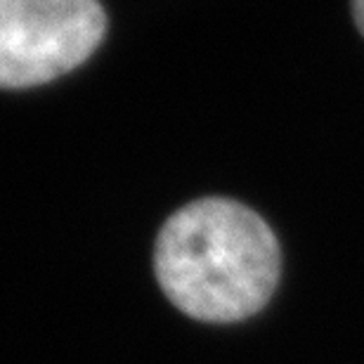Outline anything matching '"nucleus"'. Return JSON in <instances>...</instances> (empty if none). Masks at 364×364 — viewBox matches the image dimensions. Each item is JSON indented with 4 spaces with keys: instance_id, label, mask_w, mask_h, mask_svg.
Instances as JSON below:
<instances>
[{
    "instance_id": "2",
    "label": "nucleus",
    "mask_w": 364,
    "mask_h": 364,
    "mask_svg": "<svg viewBox=\"0 0 364 364\" xmlns=\"http://www.w3.org/2000/svg\"><path fill=\"white\" fill-rule=\"evenodd\" d=\"M107 28L97 0H0V88H31L83 64Z\"/></svg>"
},
{
    "instance_id": "1",
    "label": "nucleus",
    "mask_w": 364,
    "mask_h": 364,
    "mask_svg": "<svg viewBox=\"0 0 364 364\" xmlns=\"http://www.w3.org/2000/svg\"><path fill=\"white\" fill-rule=\"evenodd\" d=\"M279 244L263 218L232 199H199L173 213L156 237L154 270L187 317L239 322L270 301L279 282Z\"/></svg>"
},
{
    "instance_id": "3",
    "label": "nucleus",
    "mask_w": 364,
    "mask_h": 364,
    "mask_svg": "<svg viewBox=\"0 0 364 364\" xmlns=\"http://www.w3.org/2000/svg\"><path fill=\"white\" fill-rule=\"evenodd\" d=\"M353 17H355V24H358V28L364 36V0H353Z\"/></svg>"
}]
</instances>
